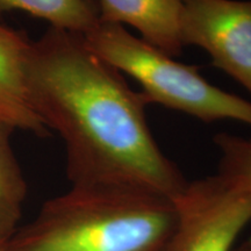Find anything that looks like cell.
I'll list each match as a JSON object with an SVG mask.
<instances>
[{
	"label": "cell",
	"instance_id": "6da1fadb",
	"mask_svg": "<svg viewBox=\"0 0 251 251\" xmlns=\"http://www.w3.org/2000/svg\"><path fill=\"white\" fill-rule=\"evenodd\" d=\"M28 98L64 142L71 186L141 188L174 200L188 181L156 142L144 93L87 47L83 35L49 27L31 41Z\"/></svg>",
	"mask_w": 251,
	"mask_h": 251
},
{
	"label": "cell",
	"instance_id": "7a4b0ae2",
	"mask_svg": "<svg viewBox=\"0 0 251 251\" xmlns=\"http://www.w3.org/2000/svg\"><path fill=\"white\" fill-rule=\"evenodd\" d=\"M171 199L126 186H71L19 227L5 251H165Z\"/></svg>",
	"mask_w": 251,
	"mask_h": 251
},
{
	"label": "cell",
	"instance_id": "3957f363",
	"mask_svg": "<svg viewBox=\"0 0 251 251\" xmlns=\"http://www.w3.org/2000/svg\"><path fill=\"white\" fill-rule=\"evenodd\" d=\"M84 40L94 54L134 78L149 103H161L206 124L234 120L251 127V101L212 85L199 68L175 61L121 25L99 23Z\"/></svg>",
	"mask_w": 251,
	"mask_h": 251
},
{
	"label": "cell",
	"instance_id": "277c9868",
	"mask_svg": "<svg viewBox=\"0 0 251 251\" xmlns=\"http://www.w3.org/2000/svg\"><path fill=\"white\" fill-rule=\"evenodd\" d=\"M172 201L176 226L165 251H234L251 224V194L218 174L188 181Z\"/></svg>",
	"mask_w": 251,
	"mask_h": 251
},
{
	"label": "cell",
	"instance_id": "5b68a950",
	"mask_svg": "<svg viewBox=\"0 0 251 251\" xmlns=\"http://www.w3.org/2000/svg\"><path fill=\"white\" fill-rule=\"evenodd\" d=\"M185 46L211 56L214 67L251 94V0H181Z\"/></svg>",
	"mask_w": 251,
	"mask_h": 251
},
{
	"label": "cell",
	"instance_id": "8992f818",
	"mask_svg": "<svg viewBox=\"0 0 251 251\" xmlns=\"http://www.w3.org/2000/svg\"><path fill=\"white\" fill-rule=\"evenodd\" d=\"M31 41L20 31L0 24V121L12 129L39 137L51 133L31 107L27 90V61Z\"/></svg>",
	"mask_w": 251,
	"mask_h": 251
},
{
	"label": "cell",
	"instance_id": "52a82bcc",
	"mask_svg": "<svg viewBox=\"0 0 251 251\" xmlns=\"http://www.w3.org/2000/svg\"><path fill=\"white\" fill-rule=\"evenodd\" d=\"M100 23L125 25L139 31L141 39L172 57L184 49L180 25L181 0H93Z\"/></svg>",
	"mask_w": 251,
	"mask_h": 251
},
{
	"label": "cell",
	"instance_id": "ba28073f",
	"mask_svg": "<svg viewBox=\"0 0 251 251\" xmlns=\"http://www.w3.org/2000/svg\"><path fill=\"white\" fill-rule=\"evenodd\" d=\"M14 129L0 121V246L19 229L27 196V183L11 146Z\"/></svg>",
	"mask_w": 251,
	"mask_h": 251
},
{
	"label": "cell",
	"instance_id": "9c48e42d",
	"mask_svg": "<svg viewBox=\"0 0 251 251\" xmlns=\"http://www.w3.org/2000/svg\"><path fill=\"white\" fill-rule=\"evenodd\" d=\"M9 11L26 12L50 27L83 36L100 23L93 0H0V12Z\"/></svg>",
	"mask_w": 251,
	"mask_h": 251
},
{
	"label": "cell",
	"instance_id": "30bf717a",
	"mask_svg": "<svg viewBox=\"0 0 251 251\" xmlns=\"http://www.w3.org/2000/svg\"><path fill=\"white\" fill-rule=\"evenodd\" d=\"M214 143L220 152L218 175L233 187L251 194V139L220 133Z\"/></svg>",
	"mask_w": 251,
	"mask_h": 251
},
{
	"label": "cell",
	"instance_id": "8fae6325",
	"mask_svg": "<svg viewBox=\"0 0 251 251\" xmlns=\"http://www.w3.org/2000/svg\"><path fill=\"white\" fill-rule=\"evenodd\" d=\"M234 251H251V235L235 248Z\"/></svg>",
	"mask_w": 251,
	"mask_h": 251
},
{
	"label": "cell",
	"instance_id": "7c38bea8",
	"mask_svg": "<svg viewBox=\"0 0 251 251\" xmlns=\"http://www.w3.org/2000/svg\"><path fill=\"white\" fill-rule=\"evenodd\" d=\"M0 251H5V249H4V247H1V246H0Z\"/></svg>",
	"mask_w": 251,
	"mask_h": 251
}]
</instances>
